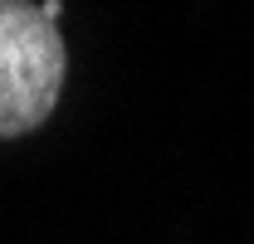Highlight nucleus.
I'll use <instances>...</instances> for the list:
<instances>
[{
	"label": "nucleus",
	"instance_id": "1",
	"mask_svg": "<svg viewBox=\"0 0 254 244\" xmlns=\"http://www.w3.org/2000/svg\"><path fill=\"white\" fill-rule=\"evenodd\" d=\"M59 5H25L0 0V137H25L49 122L64 88V54Z\"/></svg>",
	"mask_w": 254,
	"mask_h": 244
}]
</instances>
